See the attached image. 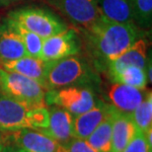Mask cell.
Here are the masks:
<instances>
[{"mask_svg":"<svg viewBox=\"0 0 152 152\" xmlns=\"http://www.w3.org/2000/svg\"><path fill=\"white\" fill-rule=\"evenodd\" d=\"M84 34L88 50L99 66H107L141 37L134 23H118L104 16L84 28Z\"/></svg>","mask_w":152,"mask_h":152,"instance_id":"obj_1","label":"cell"},{"mask_svg":"<svg viewBox=\"0 0 152 152\" xmlns=\"http://www.w3.org/2000/svg\"><path fill=\"white\" fill-rule=\"evenodd\" d=\"M99 83L100 77L92 64L78 54L48 61L45 77L47 91L69 86L92 88Z\"/></svg>","mask_w":152,"mask_h":152,"instance_id":"obj_2","label":"cell"},{"mask_svg":"<svg viewBox=\"0 0 152 152\" xmlns=\"http://www.w3.org/2000/svg\"><path fill=\"white\" fill-rule=\"evenodd\" d=\"M47 106H35L0 93V132L9 133L23 129H42L48 126Z\"/></svg>","mask_w":152,"mask_h":152,"instance_id":"obj_3","label":"cell"},{"mask_svg":"<svg viewBox=\"0 0 152 152\" xmlns=\"http://www.w3.org/2000/svg\"><path fill=\"white\" fill-rule=\"evenodd\" d=\"M47 90L32 79L0 67V93L18 101L35 106H45Z\"/></svg>","mask_w":152,"mask_h":152,"instance_id":"obj_4","label":"cell"},{"mask_svg":"<svg viewBox=\"0 0 152 152\" xmlns=\"http://www.w3.org/2000/svg\"><path fill=\"white\" fill-rule=\"evenodd\" d=\"M98 101L92 88L69 86L48 90L45 95V106H56L78 115L94 107Z\"/></svg>","mask_w":152,"mask_h":152,"instance_id":"obj_5","label":"cell"},{"mask_svg":"<svg viewBox=\"0 0 152 152\" xmlns=\"http://www.w3.org/2000/svg\"><path fill=\"white\" fill-rule=\"evenodd\" d=\"M8 18L42 39L59 34L68 28L51 12L39 8H22L9 13Z\"/></svg>","mask_w":152,"mask_h":152,"instance_id":"obj_6","label":"cell"},{"mask_svg":"<svg viewBox=\"0 0 152 152\" xmlns=\"http://www.w3.org/2000/svg\"><path fill=\"white\" fill-rule=\"evenodd\" d=\"M81 51V41L73 29L67 28L59 34L44 39L39 58L45 61H53L76 56Z\"/></svg>","mask_w":152,"mask_h":152,"instance_id":"obj_7","label":"cell"},{"mask_svg":"<svg viewBox=\"0 0 152 152\" xmlns=\"http://www.w3.org/2000/svg\"><path fill=\"white\" fill-rule=\"evenodd\" d=\"M51 6L82 28H87L103 16L96 0H47Z\"/></svg>","mask_w":152,"mask_h":152,"instance_id":"obj_8","label":"cell"},{"mask_svg":"<svg viewBox=\"0 0 152 152\" xmlns=\"http://www.w3.org/2000/svg\"><path fill=\"white\" fill-rule=\"evenodd\" d=\"M12 145L27 152H62V145L38 129H23L8 133Z\"/></svg>","mask_w":152,"mask_h":152,"instance_id":"obj_9","label":"cell"},{"mask_svg":"<svg viewBox=\"0 0 152 152\" xmlns=\"http://www.w3.org/2000/svg\"><path fill=\"white\" fill-rule=\"evenodd\" d=\"M143 90L114 82L107 91V99L112 107L123 113L132 114L143 100Z\"/></svg>","mask_w":152,"mask_h":152,"instance_id":"obj_10","label":"cell"},{"mask_svg":"<svg viewBox=\"0 0 152 152\" xmlns=\"http://www.w3.org/2000/svg\"><path fill=\"white\" fill-rule=\"evenodd\" d=\"M50 121L45 129H38L39 132L54 139L60 144H64L73 137L72 126L74 115L56 106H50Z\"/></svg>","mask_w":152,"mask_h":152,"instance_id":"obj_11","label":"cell"},{"mask_svg":"<svg viewBox=\"0 0 152 152\" xmlns=\"http://www.w3.org/2000/svg\"><path fill=\"white\" fill-rule=\"evenodd\" d=\"M110 112V105L98 100L94 107L73 118L72 134L75 138L86 139L104 121Z\"/></svg>","mask_w":152,"mask_h":152,"instance_id":"obj_12","label":"cell"},{"mask_svg":"<svg viewBox=\"0 0 152 152\" xmlns=\"http://www.w3.org/2000/svg\"><path fill=\"white\" fill-rule=\"evenodd\" d=\"M48 65V61H45L39 57H33L30 56L13 60H0V67L32 79L41 84L44 88Z\"/></svg>","mask_w":152,"mask_h":152,"instance_id":"obj_13","label":"cell"},{"mask_svg":"<svg viewBox=\"0 0 152 152\" xmlns=\"http://www.w3.org/2000/svg\"><path fill=\"white\" fill-rule=\"evenodd\" d=\"M147 50V39L142 37L137 39L121 56L108 63L106 68L109 72V75L113 74L126 66H137L146 71Z\"/></svg>","mask_w":152,"mask_h":152,"instance_id":"obj_14","label":"cell"},{"mask_svg":"<svg viewBox=\"0 0 152 152\" xmlns=\"http://www.w3.org/2000/svg\"><path fill=\"white\" fill-rule=\"evenodd\" d=\"M111 106V105H110ZM112 151L121 152L132 140L136 130L132 115L123 113L111 106Z\"/></svg>","mask_w":152,"mask_h":152,"instance_id":"obj_15","label":"cell"},{"mask_svg":"<svg viewBox=\"0 0 152 152\" xmlns=\"http://www.w3.org/2000/svg\"><path fill=\"white\" fill-rule=\"evenodd\" d=\"M28 56L23 42L7 20L0 25V60H13Z\"/></svg>","mask_w":152,"mask_h":152,"instance_id":"obj_16","label":"cell"},{"mask_svg":"<svg viewBox=\"0 0 152 152\" xmlns=\"http://www.w3.org/2000/svg\"><path fill=\"white\" fill-rule=\"evenodd\" d=\"M101 14L118 23H134L129 0H96Z\"/></svg>","mask_w":152,"mask_h":152,"instance_id":"obj_17","label":"cell"},{"mask_svg":"<svg viewBox=\"0 0 152 152\" xmlns=\"http://www.w3.org/2000/svg\"><path fill=\"white\" fill-rule=\"evenodd\" d=\"M97 152L112 151V115L110 112L104 121L85 139Z\"/></svg>","mask_w":152,"mask_h":152,"instance_id":"obj_18","label":"cell"},{"mask_svg":"<svg viewBox=\"0 0 152 152\" xmlns=\"http://www.w3.org/2000/svg\"><path fill=\"white\" fill-rule=\"evenodd\" d=\"M110 77L113 82L126 84L141 90L145 89L148 82L146 71L137 66H126L111 74Z\"/></svg>","mask_w":152,"mask_h":152,"instance_id":"obj_19","label":"cell"},{"mask_svg":"<svg viewBox=\"0 0 152 152\" xmlns=\"http://www.w3.org/2000/svg\"><path fill=\"white\" fill-rule=\"evenodd\" d=\"M6 20L9 23V25L11 26V28L17 33V35L20 37L21 41L23 42L28 56L33 57H39L44 39H42L39 36L27 30L23 26H21L20 24L9 19V18H7Z\"/></svg>","mask_w":152,"mask_h":152,"instance_id":"obj_20","label":"cell"},{"mask_svg":"<svg viewBox=\"0 0 152 152\" xmlns=\"http://www.w3.org/2000/svg\"><path fill=\"white\" fill-rule=\"evenodd\" d=\"M132 118L135 127L142 132L152 127V94L148 91L142 102L132 112Z\"/></svg>","mask_w":152,"mask_h":152,"instance_id":"obj_21","label":"cell"},{"mask_svg":"<svg viewBox=\"0 0 152 152\" xmlns=\"http://www.w3.org/2000/svg\"><path fill=\"white\" fill-rule=\"evenodd\" d=\"M134 24L148 29L152 23V0H129Z\"/></svg>","mask_w":152,"mask_h":152,"instance_id":"obj_22","label":"cell"},{"mask_svg":"<svg viewBox=\"0 0 152 152\" xmlns=\"http://www.w3.org/2000/svg\"><path fill=\"white\" fill-rule=\"evenodd\" d=\"M121 152H152V148L148 146L144 133L136 129L132 140Z\"/></svg>","mask_w":152,"mask_h":152,"instance_id":"obj_23","label":"cell"},{"mask_svg":"<svg viewBox=\"0 0 152 152\" xmlns=\"http://www.w3.org/2000/svg\"><path fill=\"white\" fill-rule=\"evenodd\" d=\"M62 152H97L88 144L85 139L72 137L66 143L62 144Z\"/></svg>","mask_w":152,"mask_h":152,"instance_id":"obj_24","label":"cell"},{"mask_svg":"<svg viewBox=\"0 0 152 152\" xmlns=\"http://www.w3.org/2000/svg\"><path fill=\"white\" fill-rule=\"evenodd\" d=\"M1 152H17V147L12 144H8V145L5 144V146L3 147Z\"/></svg>","mask_w":152,"mask_h":152,"instance_id":"obj_25","label":"cell"},{"mask_svg":"<svg viewBox=\"0 0 152 152\" xmlns=\"http://www.w3.org/2000/svg\"><path fill=\"white\" fill-rule=\"evenodd\" d=\"M5 138H4V136H2L1 134H0V152L2 151L3 149V147L5 146Z\"/></svg>","mask_w":152,"mask_h":152,"instance_id":"obj_26","label":"cell"},{"mask_svg":"<svg viewBox=\"0 0 152 152\" xmlns=\"http://www.w3.org/2000/svg\"><path fill=\"white\" fill-rule=\"evenodd\" d=\"M17 0H0V4H8V3L15 2Z\"/></svg>","mask_w":152,"mask_h":152,"instance_id":"obj_27","label":"cell"},{"mask_svg":"<svg viewBox=\"0 0 152 152\" xmlns=\"http://www.w3.org/2000/svg\"><path fill=\"white\" fill-rule=\"evenodd\" d=\"M17 152H27V151L23 150V149H20V148H18V147H17Z\"/></svg>","mask_w":152,"mask_h":152,"instance_id":"obj_28","label":"cell"}]
</instances>
